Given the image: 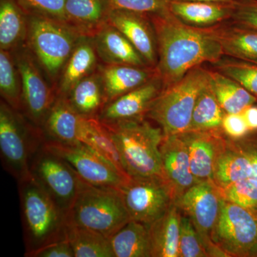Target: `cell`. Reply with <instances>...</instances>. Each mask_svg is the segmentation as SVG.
<instances>
[{"label": "cell", "mask_w": 257, "mask_h": 257, "mask_svg": "<svg viewBox=\"0 0 257 257\" xmlns=\"http://www.w3.org/2000/svg\"><path fill=\"white\" fill-rule=\"evenodd\" d=\"M150 17L157 37L156 69L163 88L178 82L192 69L216 64L224 57L217 42L202 28L183 23L169 9Z\"/></svg>", "instance_id": "6da1fadb"}, {"label": "cell", "mask_w": 257, "mask_h": 257, "mask_svg": "<svg viewBox=\"0 0 257 257\" xmlns=\"http://www.w3.org/2000/svg\"><path fill=\"white\" fill-rule=\"evenodd\" d=\"M103 124L119 149L130 177L165 179L160 150L165 135L160 126H154L146 117Z\"/></svg>", "instance_id": "7a4b0ae2"}, {"label": "cell", "mask_w": 257, "mask_h": 257, "mask_svg": "<svg viewBox=\"0 0 257 257\" xmlns=\"http://www.w3.org/2000/svg\"><path fill=\"white\" fill-rule=\"evenodd\" d=\"M26 252L67 236V218L31 177L19 182Z\"/></svg>", "instance_id": "3957f363"}, {"label": "cell", "mask_w": 257, "mask_h": 257, "mask_svg": "<svg viewBox=\"0 0 257 257\" xmlns=\"http://www.w3.org/2000/svg\"><path fill=\"white\" fill-rule=\"evenodd\" d=\"M208 82V69L202 66L192 69L178 82L162 89L146 117L158 124L165 137L188 131L198 96Z\"/></svg>", "instance_id": "277c9868"}, {"label": "cell", "mask_w": 257, "mask_h": 257, "mask_svg": "<svg viewBox=\"0 0 257 257\" xmlns=\"http://www.w3.org/2000/svg\"><path fill=\"white\" fill-rule=\"evenodd\" d=\"M130 220L119 189L96 187L81 180L79 192L67 215V224L109 237Z\"/></svg>", "instance_id": "5b68a950"}, {"label": "cell", "mask_w": 257, "mask_h": 257, "mask_svg": "<svg viewBox=\"0 0 257 257\" xmlns=\"http://www.w3.org/2000/svg\"><path fill=\"white\" fill-rule=\"evenodd\" d=\"M28 16L25 45L55 87L64 64L82 36L64 22L45 17Z\"/></svg>", "instance_id": "8992f818"}, {"label": "cell", "mask_w": 257, "mask_h": 257, "mask_svg": "<svg viewBox=\"0 0 257 257\" xmlns=\"http://www.w3.org/2000/svg\"><path fill=\"white\" fill-rule=\"evenodd\" d=\"M40 128L5 101L0 104V151L6 170L18 182L31 177L30 161L42 145Z\"/></svg>", "instance_id": "52a82bcc"}, {"label": "cell", "mask_w": 257, "mask_h": 257, "mask_svg": "<svg viewBox=\"0 0 257 257\" xmlns=\"http://www.w3.org/2000/svg\"><path fill=\"white\" fill-rule=\"evenodd\" d=\"M211 239L229 256L253 257L257 251V211L222 199Z\"/></svg>", "instance_id": "ba28073f"}, {"label": "cell", "mask_w": 257, "mask_h": 257, "mask_svg": "<svg viewBox=\"0 0 257 257\" xmlns=\"http://www.w3.org/2000/svg\"><path fill=\"white\" fill-rule=\"evenodd\" d=\"M220 189L214 181L197 182L175 201L179 210L189 216L200 236L207 256L229 257L211 239V233L219 217Z\"/></svg>", "instance_id": "9c48e42d"}, {"label": "cell", "mask_w": 257, "mask_h": 257, "mask_svg": "<svg viewBox=\"0 0 257 257\" xmlns=\"http://www.w3.org/2000/svg\"><path fill=\"white\" fill-rule=\"evenodd\" d=\"M13 52L21 76L20 112L32 124L41 130L57 99L55 87L44 76L45 73L25 44Z\"/></svg>", "instance_id": "30bf717a"}, {"label": "cell", "mask_w": 257, "mask_h": 257, "mask_svg": "<svg viewBox=\"0 0 257 257\" xmlns=\"http://www.w3.org/2000/svg\"><path fill=\"white\" fill-rule=\"evenodd\" d=\"M30 174L67 218L81 179L63 160L40 145L30 161Z\"/></svg>", "instance_id": "8fae6325"}, {"label": "cell", "mask_w": 257, "mask_h": 257, "mask_svg": "<svg viewBox=\"0 0 257 257\" xmlns=\"http://www.w3.org/2000/svg\"><path fill=\"white\" fill-rule=\"evenodd\" d=\"M131 220L150 225L174 203L170 185L162 177H131L119 189Z\"/></svg>", "instance_id": "7c38bea8"}, {"label": "cell", "mask_w": 257, "mask_h": 257, "mask_svg": "<svg viewBox=\"0 0 257 257\" xmlns=\"http://www.w3.org/2000/svg\"><path fill=\"white\" fill-rule=\"evenodd\" d=\"M42 145L63 160L81 180L91 185L119 189L130 179L85 144H62L43 139Z\"/></svg>", "instance_id": "4fadbf2b"}, {"label": "cell", "mask_w": 257, "mask_h": 257, "mask_svg": "<svg viewBox=\"0 0 257 257\" xmlns=\"http://www.w3.org/2000/svg\"><path fill=\"white\" fill-rule=\"evenodd\" d=\"M108 23L128 39L150 67L156 68L158 62L157 37L150 14L111 10Z\"/></svg>", "instance_id": "5bb4252c"}, {"label": "cell", "mask_w": 257, "mask_h": 257, "mask_svg": "<svg viewBox=\"0 0 257 257\" xmlns=\"http://www.w3.org/2000/svg\"><path fill=\"white\" fill-rule=\"evenodd\" d=\"M162 88L163 85L158 74L143 85L108 102L97 119L106 124H113L146 117L147 111Z\"/></svg>", "instance_id": "9a60e30c"}, {"label": "cell", "mask_w": 257, "mask_h": 257, "mask_svg": "<svg viewBox=\"0 0 257 257\" xmlns=\"http://www.w3.org/2000/svg\"><path fill=\"white\" fill-rule=\"evenodd\" d=\"M160 150L164 177L172 189L175 202L199 181L192 175L188 150L180 135L165 137Z\"/></svg>", "instance_id": "2e32d148"}, {"label": "cell", "mask_w": 257, "mask_h": 257, "mask_svg": "<svg viewBox=\"0 0 257 257\" xmlns=\"http://www.w3.org/2000/svg\"><path fill=\"white\" fill-rule=\"evenodd\" d=\"M221 133L187 131L180 134L188 150L192 175L199 182L214 181L216 160L226 142Z\"/></svg>", "instance_id": "e0dca14e"}, {"label": "cell", "mask_w": 257, "mask_h": 257, "mask_svg": "<svg viewBox=\"0 0 257 257\" xmlns=\"http://www.w3.org/2000/svg\"><path fill=\"white\" fill-rule=\"evenodd\" d=\"M202 29L217 42L224 57L257 64V30L231 20Z\"/></svg>", "instance_id": "ac0fdd59"}, {"label": "cell", "mask_w": 257, "mask_h": 257, "mask_svg": "<svg viewBox=\"0 0 257 257\" xmlns=\"http://www.w3.org/2000/svg\"><path fill=\"white\" fill-rule=\"evenodd\" d=\"M99 64L94 38L81 37L64 64L56 84L57 96L67 97L76 84L97 70Z\"/></svg>", "instance_id": "d6986e66"}, {"label": "cell", "mask_w": 257, "mask_h": 257, "mask_svg": "<svg viewBox=\"0 0 257 257\" xmlns=\"http://www.w3.org/2000/svg\"><path fill=\"white\" fill-rule=\"evenodd\" d=\"M106 104L131 92L158 75L156 68L125 64H99Z\"/></svg>", "instance_id": "ffe728a7"}, {"label": "cell", "mask_w": 257, "mask_h": 257, "mask_svg": "<svg viewBox=\"0 0 257 257\" xmlns=\"http://www.w3.org/2000/svg\"><path fill=\"white\" fill-rule=\"evenodd\" d=\"M93 38L100 63L150 67L128 39L110 24Z\"/></svg>", "instance_id": "44dd1931"}, {"label": "cell", "mask_w": 257, "mask_h": 257, "mask_svg": "<svg viewBox=\"0 0 257 257\" xmlns=\"http://www.w3.org/2000/svg\"><path fill=\"white\" fill-rule=\"evenodd\" d=\"M82 118L71 106L67 98L57 96L42 124L44 139L62 144L81 143Z\"/></svg>", "instance_id": "7402d4cb"}, {"label": "cell", "mask_w": 257, "mask_h": 257, "mask_svg": "<svg viewBox=\"0 0 257 257\" xmlns=\"http://www.w3.org/2000/svg\"><path fill=\"white\" fill-rule=\"evenodd\" d=\"M236 4L205 2H169L168 9L179 20L197 28H207L231 20Z\"/></svg>", "instance_id": "603a6c76"}, {"label": "cell", "mask_w": 257, "mask_h": 257, "mask_svg": "<svg viewBox=\"0 0 257 257\" xmlns=\"http://www.w3.org/2000/svg\"><path fill=\"white\" fill-rule=\"evenodd\" d=\"M107 0H66V23L82 37H94L108 23Z\"/></svg>", "instance_id": "cb8c5ba5"}, {"label": "cell", "mask_w": 257, "mask_h": 257, "mask_svg": "<svg viewBox=\"0 0 257 257\" xmlns=\"http://www.w3.org/2000/svg\"><path fill=\"white\" fill-rule=\"evenodd\" d=\"M251 159L241 140H226L216 160L214 183L222 189L241 179L251 178Z\"/></svg>", "instance_id": "d4e9b609"}, {"label": "cell", "mask_w": 257, "mask_h": 257, "mask_svg": "<svg viewBox=\"0 0 257 257\" xmlns=\"http://www.w3.org/2000/svg\"><path fill=\"white\" fill-rule=\"evenodd\" d=\"M181 211L172 203L161 217L149 225L152 257H179Z\"/></svg>", "instance_id": "484cf974"}, {"label": "cell", "mask_w": 257, "mask_h": 257, "mask_svg": "<svg viewBox=\"0 0 257 257\" xmlns=\"http://www.w3.org/2000/svg\"><path fill=\"white\" fill-rule=\"evenodd\" d=\"M80 142L90 147L121 175L130 178L119 149L107 128L97 118H82Z\"/></svg>", "instance_id": "4316f807"}, {"label": "cell", "mask_w": 257, "mask_h": 257, "mask_svg": "<svg viewBox=\"0 0 257 257\" xmlns=\"http://www.w3.org/2000/svg\"><path fill=\"white\" fill-rule=\"evenodd\" d=\"M66 98L82 117L98 118L106 104L104 85L98 69L76 84Z\"/></svg>", "instance_id": "83f0119b"}, {"label": "cell", "mask_w": 257, "mask_h": 257, "mask_svg": "<svg viewBox=\"0 0 257 257\" xmlns=\"http://www.w3.org/2000/svg\"><path fill=\"white\" fill-rule=\"evenodd\" d=\"M209 84L226 114H240L257 102V98L234 79L214 69H208Z\"/></svg>", "instance_id": "f1b7e54d"}, {"label": "cell", "mask_w": 257, "mask_h": 257, "mask_svg": "<svg viewBox=\"0 0 257 257\" xmlns=\"http://www.w3.org/2000/svg\"><path fill=\"white\" fill-rule=\"evenodd\" d=\"M28 16L16 0H0V50L13 52L26 42Z\"/></svg>", "instance_id": "f546056e"}, {"label": "cell", "mask_w": 257, "mask_h": 257, "mask_svg": "<svg viewBox=\"0 0 257 257\" xmlns=\"http://www.w3.org/2000/svg\"><path fill=\"white\" fill-rule=\"evenodd\" d=\"M109 239L115 257H152L149 225L128 221Z\"/></svg>", "instance_id": "4dcf8cb0"}, {"label": "cell", "mask_w": 257, "mask_h": 257, "mask_svg": "<svg viewBox=\"0 0 257 257\" xmlns=\"http://www.w3.org/2000/svg\"><path fill=\"white\" fill-rule=\"evenodd\" d=\"M226 114L209 81L198 96L188 131L222 132L221 124Z\"/></svg>", "instance_id": "1f68e13d"}, {"label": "cell", "mask_w": 257, "mask_h": 257, "mask_svg": "<svg viewBox=\"0 0 257 257\" xmlns=\"http://www.w3.org/2000/svg\"><path fill=\"white\" fill-rule=\"evenodd\" d=\"M66 235L74 257H115L109 237L100 233L67 224Z\"/></svg>", "instance_id": "d6a6232c"}, {"label": "cell", "mask_w": 257, "mask_h": 257, "mask_svg": "<svg viewBox=\"0 0 257 257\" xmlns=\"http://www.w3.org/2000/svg\"><path fill=\"white\" fill-rule=\"evenodd\" d=\"M0 94L15 110L22 107V80L13 52L0 50Z\"/></svg>", "instance_id": "836d02e7"}, {"label": "cell", "mask_w": 257, "mask_h": 257, "mask_svg": "<svg viewBox=\"0 0 257 257\" xmlns=\"http://www.w3.org/2000/svg\"><path fill=\"white\" fill-rule=\"evenodd\" d=\"M214 69L231 77L257 98V64L224 57L213 64Z\"/></svg>", "instance_id": "e575fe53"}, {"label": "cell", "mask_w": 257, "mask_h": 257, "mask_svg": "<svg viewBox=\"0 0 257 257\" xmlns=\"http://www.w3.org/2000/svg\"><path fill=\"white\" fill-rule=\"evenodd\" d=\"M219 189L224 200L257 211V182L255 179H241Z\"/></svg>", "instance_id": "d590c367"}, {"label": "cell", "mask_w": 257, "mask_h": 257, "mask_svg": "<svg viewBox=\"0 0 257 257\" xmlns=\"http://www.w3.org/2000/svg\"><path fill=\"white\" fill-rule=\"evenodd\" d=\"M179 257H208L200 236L187 215L181 216Z\"/></svg>", "instance_id": "8d00e7d4"}, {"label": "cell", "mask_w": 257, "mask_h": 257, "mask_svg": "<svg viewBox=\"0 0 257 257\" xmlns=\"http://www.w3.org/2000/svg\"><path fill=\"white\" fill-rule=\"evenodd\" d=\"M28 15L45 17L65 22L66 0H16Z\"/></svg>", "instance_id": "74e56055"}, {"label": "cell", "mask_w": 257, "mask_h": 257, "mask_svg": "<svg viewBox=\"0 0 257 257\" xmlns=\"http://www.w3.org/2000/svg\"><path fill=\"white\" fill-rule=\"evenodd\" d=\"M111 10H124L147 14H157L168 10L166 0H107Z\"/></svg>", "instance_id": "f35d334b"}, {"label": "cell", "mask_w": 257, "mask_h": 257, "mask_svg": "<svg viewBox=\"0 0 257 257\" xmlns=\"http://www.w3.org/2000/svg\"><path fill=\"white\" fill-rule=\"evenodd\" d=\"M221 130L232 140H242L250 133L242 113L225 114Z\"/></svg>", "instance_id": "ab89813d"}, {"label": "cell", "mask_w": 257, "mask_h": 257, "mask_svg": "<svg viewBox=\"0 0 257 257\" xmlns=\"http://www.w3.org/2000/svg\"><path fill=\"white\" fill-rule=\"evenodd\" d=\"M230 20L257 30V0H244L236 4Z\"/></svg>", "instance_id": "60d3db41"}, {"label": "cell", "mask_w": 257, "mask_h": 257, "mask_svg": "<svg viewBox=\"0 0 257 257\" xmlns=\"http://www.w3.org/2000/svg\"><path fill=\"white\" fill-rule=\"evenodd\" d=\"M28 257H74L73 249L67 236L45 245L39 249L25 253Z\"/></svg>", "instance_id": "b9f144b4"}, {"label": "cell", "mask_w": 257, "mask_h": 257, "mask_svg": "<svg viewBox=\"0 0 257 257\" xmlns=\"http://www.w3.org/2000/svg\"><path fill=\"white\" fill-rule=\"evenodd\" d=\"M241 140L243 147L251 159V168H252V176L251 178L257 182V140Z\"/></svg>", "instance_id": "7bdbcfd3"}, {"label": "cell", "mask_w": 257, "mask_h": 257, "mask_svg": "<svg viewBox=\"0 0 257 257\" xmlns=\"http://www.w3.org/2000/svg\"><path fill=\"white\" fill-rule=\"evenodd\" d=\"M242 114L250 132L257 131V106H249L243 111Z\"/></svg>", "instance_id": "ee69618b"}, {"label": "cell", "mask_w": 257, "mask_h": 257, "mask_svg": "<svg viewBox=\"0 0 257 257\" xmlns=\"http://www.w3.org/2000/svg\"><path fill=\"white\" fill-rule=\"evenodd\" d=\"M167 2L180 1V2H205V3H231V4H239L244 0H166Z\"/></svg>", "instance_id": "f6af8a7d"}, {"label": "cell", "mask_w": 257, "mask_h": 257, "mask_svg": "<svg viewBox=\"0 0 257 257\" xmlns=\"http://www.w3.org/2000/svg\"><path fill=\"white\" fill-rule=\"evenodd\" d=\"M253 257H257V251L256 252L254 253V254H253Z\"/></svg>", "instance_id": "bcb514c9"}]
</instances>
